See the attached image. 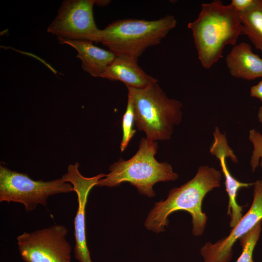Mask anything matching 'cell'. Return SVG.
<instances>
[{
  "instance_id": "6da1fadb",
  "label": "cell",
  "mask_w": 262,
  "mask_h": 262,
  "mask_svg": "<svg viewBox=\"0 0 262 262\" xmlns=\"http://www.w3.org/2000/svg\"><path fill=\"white\" fill-rule=\"evenodd\" d=\"M222 172L213 167H199L195 177L180 187L170 190L167 198L155 202L149 213L145 226L158 233L164 231L168 224V217L173 213L185 211L192 218L193 234L201 235L206 226L207 217L202 211V203L206 194L220 186Z\"/></svg>"
},
{
  "instance_id": "7a4b0ae2",
  "label": "cell",
  "mask_w": 262,
  "mask_h": 262,
  "mask_svg": "<svg viewBox=\"0 0 262 262\" xmlns=\"http://www.w3.org/2000/svg\"><path fill=\"white\" fill-rule=\"evenodd\" d=\"M191 30L201 65L210 68L222 58L227 45L235 46L242 34L239 13L220 0L202 3L197 18L188 24Z\"/></svg>"
},
{
  "instance_id": "3957f363",
  "label": "cell",
  "mask_w": 262,
  "mask_h": 262,
  "mask_svg": "<svg viewBox=\"0 0 262 262\" xmlns=\"http://www.w3.org/2000/svg\"><path fill=\"white\" fill-rule=\"evenodd\" d=\"M157 149L156 141L142 138L135 155L127 161L120 158L111 165L110 172L100 179L97 186L113 187L128 182L136 187L139 194L154 197L153 186L155 183L174 181L179 177L170 164L156 160Z\"/></svg>"
},
{
  "instance_id": "277c9868",
  "label": "cell",
  "mask_w": 262,
  "mask_h": 262,
  "mask_svg": "<svg viewBox=\"0 0 262 262\" xmlns=\"http://www.w3.org/2000/svg\"><path fill=\"white\" fill-rule=\"evenodd\" d=\"M133 102L134 122L150 141L169 140L182 119V104L168 98L157 82L138 89L126 86Z\"/></svg>"
},
{
  "instance_id": "5b68a950",
  "label": "cell",
  "mask_w": 262,
  "mask_h": 262,
  "mask_svg": "<svg viewBox=\"0 0 262 262\" xmlns=\"http://www.w3.org/2000/svg\"><path fill=\"white\" fill-rule=\"evenodd\" d=\"M176 24L171 15L154 20H118L100 30V42L116 56L138 58L147 49L159 44Z\"/></svg>"
},
{
  "instance_id": "8992f818",
  "label": "cell",
  "mask_w": 262,
  "mask_h": 262,
  "mask_svg": "<svg viewBox=\"0 0 262 262\" xmlns=\"http://www.w3.org/2000/svg\"><path fill=\"white\" fill-rule=\"evenodd\" d=\"M72 191V185L62 178L48 181L34 180L27 174L0 166V202L20 203L27 212L39 204L46 206L51 196Z\"/></svg>"
},
{
  "instance_id": "52a82bcc",
  "label": "cell",
  "mask_w": 262,
  "mask_h": 262,
  "mask_svg": "<svg viewBox=\"0 0 262 262\" xmlns=\"http://www.w3.org/2000/svg\"><path fill=\"white\" fill-rule=\"evenodd\" d=\"M62 225L24 232L16 237L18 250L25 262H71V247Z\"/></svg>"
},
{
  "instance_id": "ba28073f",
  "label": "cell",
  "mask_w": 262,
  "mask_h": 262,
  "mask_svg": "<svg viewBox=\"0 0 262 262\" xmlns=\"http://www.w3.org/2000/svg\"><path fill=\"white\" fill-rule=\"evenodd\" d=\"M96 0H65L47 32L58 37L100 42V32L93 16Z\"/></svg>"
},
{
  "instance_id": "9c48e42d",
  "label": "cell",
  "mask_w": 262,
  "mask_h": 262,
  "mask_svg": "<svg viewBox=\"0 0 262 262\" xmlns=\"http://www.w3.org/2000/svg\"><path fill=\"white\" fill-rule=\"evenodd\" d=\"M253 186L252 204L230 234L214 244L208 242L201 248L200 253L204 262H229L234 243L262 221V180L254 182Z\"/></svg>"
},
{
  "instance_id": "30bf717a",
  "label": "cell",
  "mask_w": 262,
  "mask_h": 262,
  "mask_svg": "<svg viewBox=\"0 0 262 262\" xmlns=\"http://www.w3.org/2000/svg\"><path fill=\"white\" fill-rule=\"evenodd\" d=\"M79 166L78 162L69 164L67 172L62 178L72 185L77 196L78 208L74 220L75 258L79 262H92L86 239L85 207L90 191L106 175L101 173L93 177H85L80 173Z\"/></svg>"
},
{
  "instance_id": "8fae6325",
  "label": "cell",
  "mask_w": 262,
  "mask_h": 262,
  "mask_svg": "<svg viewBox=\"0 0 262 262\" xmlns=\"http://www.w3.org/2000/svg\"><path fill=\"white\" fill-rule=\"evenodd\" d=\"M213 135L214 141L210 147V152L219 161L222 172L225 177L226 190L229 198L227 213L230 215L229 226L233 228L242 217V207L239 206L236 201L238 192L242 188H248L253 185L254 183L242 182L232 176L227 166L226 158L229 157L232 162L237 163V158L229 146L225 134L220 132L218 127L215 128Z\"/></svg>"
},
{
  "instance_id": "7c38bea8",
  "label": "cell",
  "mask_w": 262,
  "mask_h": 262,
  "mask_svg": "<svg viewBox=\"0 0 262 262\" xmlns=\"http://www.w3.org/2000/svg\"><path fill=\"white\" fill-rule=\"evenodd\" d=\"M138 58L126 56H116L101 76L111 81H119L126 86L142 89L158 82L147 74L138 65Z\"/></svg>"
},
{
  "instance_id": "4fadbf2b",
  "label": "cell",
  "mask_w": 262,
  "mask_h": 262,
  "mask_svg": "<svg viewBox=\"0 0 262 262\" xmlns=\"http://www.w3.org/2000/svg\"><path fill=\"white\" fill-rule=\"evenodd\" d=\"M58 40L61 44L69 45L77 50V57L81 60L82 69L94 77H101L116 57L111 51L98 47L90 41L60 37Z\"/></svg>"
},
{
  "instance_id": "5bb4252c",
  "label": "cell",
  "mask_w": 262,
  "mask_h": 262,
  "mask_svg": "<svg viewBox=\"0 0 262 262\" xmlns=\"http://www.w3.org/2000/svg\"><path fill=\"white\" fill-rule=\"evenodd\" d=\"M231 75L238 79L254 80L262 77V59L244 42L235 45L226 59Z\"/></svg>"
},
{
  "instance_id": "9a60e30c",
  "label": "cell",
  "mask_w": 262,
  "mask_h": 262,
  "mask_svg": "<svg viewBox=\"0 0 262 262\" xmlns=\"http://www.w3.org/2000/svg\"><path fill=\"white\" fill-rule=\"evenodd\" d=\"M242 34L247 36L255 48L262 52V0H255L246 10L239 13Z\"/></svg>"
},
{
  "instance_id": "2e32d148",
  "label": "cell",
  "mask_w": 262,
  "mask_h": 262,
  "mask_svg": "<svg viewBox=\"0 0 262 262\" xmlns=\"http://www.w3.org/2000/svg\"><path fill=\"white\" fill-rule=\"evenodd\" d=\"M262 224V221L259 222L251 230L239 239L242 252L236 262H254L253 250L260 238Z\"/></svg>"
},
{
  "instance_id": "e0dca14e",
  "label": "cell",
  "mask_w": 262,
  "mask_h": 262,
  "mask_svg": "<svg viewBox=\"0 0 262 262\" xmlns=\"http://www.w3.org/2000/svg\"><path fill=\"white\" fill-rule=\"evenodd\" d=\"M134 122V113L132 100L131 98L128 96L127 108L122 117V127L123 136L120 143L121 152L127 147L130 141L134 135L136 130L133 129Z\"/></svg>"
},
{
  "instance_id": "ac0fdd59",
  "label": "cell",
  "mask_w": 262,
  "mask_h": 262,
  "mask_svg": "<svg viewBox=\"0 0 262 262\" xmlns=\"http://www.w3.org/2000/svg\"><path fill=\"white\" fill-rule=\"evenodd\" d=\"M249 140L253 146V150L250 159V165L253 172L255 171L259 164L262 169V134L253 129L249 131Z\"/></svg>"
},
{
  "instance_id": "d6986e66",
  "label": "cell",
  "mask_w": 262,
  "mask_h": 262,
  "mask_svg": "<svg viewBox=\"0 0 262 262\" xmlns=\"http://www.w3.org/2000/svg\"><path fill=\"white\" fill-rule=\"evenodd\" d=\"M255 0H232L230 3L239 13L248 9Z\"/></svg>"
},
{
  "instance_id": "ffe728a7",
  "label": "cell",
  "mask_w": 262,
  "mask_h": 262,
  "mask_svg": "<svg viewBox=\"0 0 262 262\" xmlns=\"http://www.w3.org/2000/svg\"><path fill=\"white\" fill-rule=\"evenodd\" d=\"M250 96L262 101V80L250 88Z\"/></svg>"
},
{
  "instance_id": "44dd1931",
  "label": "cell",
  "mask_w": 262,
  "mask_h": 262,
  "mask_svg": "<svg viewBox=\"0 0 262 262\" xmlns=\"http://www.w3.org/2000/svg\"><path fill=\"white\" fill-rule=\"evenodd\" d=\"M110 2L109 0H96V4L98 6H105L108 5Z\"/></svg>"
},
{
  "instance_id": "7402d4cb",
  "label": "cell",
  "mask_w": 262,
  "mask_h": 262,
  "mask_svg": "<svg viewBox=\"0 0 262 262\" xmlns=\"http://www.w3.org/2000/svg\"><path fill=\"white\" fill-rule=\"evenodd\" d=\"M257 116L259 122L262 124V105L259 108Z\"/></svg>"
}]
</instances>
